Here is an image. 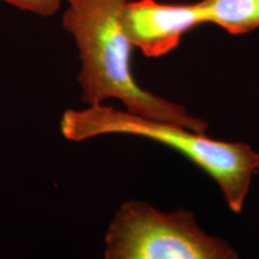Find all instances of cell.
<instances>
[{"instance_id": "obj_1", "label": "cell", "mask_w": 259, "mask_h": 259, "mask_svg": "<svg viewBox=\"0 0 259 259\" xmlns=\"http://www.w3.org/2000/svg\"><path fill=\"white\" fill-rule=\"evenodd\" d=\"M63 16L65 30L78 48V82L89 106L115 99L126 111L169 121L205 134L208 124L194 118L183 106L158 97L138 85L130 66L132 45L124 25L126 0H67Z\"/></svg>"}, {"instance_id": "obj_2", "label": "cell", "mask_w": 259, "mask_h": 259, "mask_svg": "<svg viewBox=\"0 0 259 259\" xmlns=\"http://www.w3.org/2000/svg\"><path fill=\"white\" fill-rule=\"evenodd\" d=\"M60 130L65 138L74 142L103 135H130L167 145L211 177L235 213L242 211L252 178L259 169V153L248 144L216 141L173 122L118 111L102 103L65 111Z\"/></svg>"}, {"instance_id": "obj_3", "label": "cell", "mask_w": 259, "mask_h": 259, "mask_svg": "<svg viewBox=\"0 0 259 259\" xmlns=\"http://www.w3.org/2000/svg\"><path fill=\"white\" fill-rule=\"evenodd\" d=\"M106 259H236L228 242L209 235L192 212H162L145 202L122 204L105 236Z\"/></svg>"}, {"instance_id": "obj_4", "label": "cell", "mask_w": 259, "mask_h": 259, "mask_svg": "<svg viewBox=\"0 0 259 259\" xmlns=\"http://www.w3.org/2000/svg\"><path fill=\"white\" fill-rule=\"evenodd\" d=\"M205 24L200 3L164 4L156 0L127 2L124 25L131 45L144 57L160 58L179 46L191 29Z\"/></svg>"}, {"instance_id": "obj_5", "label": "cell", "mask_w": 259, "mask_h": 259, "mask_svg": "<svg viewBox=\"0 0 259 259\" xmlns=\"http://www.w3.org/2000/svg\"><path fill=\"white\" fill-rule=\"evenodd\" d=\"M204 21L231 35H242L259 28V0H202Z\"/></svg>"}, {"instance_id": "obj_6", "label": "cell", "mask_w": 259, "mask_h": 259, "mask_svg": "<svg viewBox=\"0 0 259 259\" xmlns=\"http://www.w3.org/2000/svg\"><path fill=\"white\" fill-rule=\"evenodd\" d=\"M4 2L24 11L47 17L56 14L60 9L63 0H4Z\"/></svg>"}]
</instances>
